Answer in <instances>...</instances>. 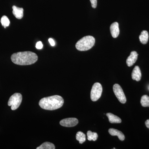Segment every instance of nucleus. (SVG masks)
Returning <instances> with one entry per match:
<instances>
[{
    "mask_svg": "<svg viewBox=\"0 0 149 149\" xmlns=\"http://www.w3.org/2000/svg\"><path fill=\"white\" fill-rule=\"evenodd\" d=\"M12 61L15 64L20 65H29L37 61L38 56L32 52H19L13 54L11 57Z\"/></svg>",
    "mask_w": 149,
    "mask_h": 149,
    "instance_id": "f257e3e1",
    "label": "nucleus"
},
{
    "mask_svg": "<svg viewBox=\"0 0 149 149\" xmlns=\"http://www.w3.org/2000/svg\"><path fill=\"white\" fill-rule=\"evenodd\" d=\"M64 103V100L59 95H54L43 98L39 102V105L43 109L54 110L60 108Z\"/></svg>",
    "mask_w": 149,
    "mask_h": 149,
    "instance_id": "f03ea898",
    "label": "nucleus"
},
{
    "mask_svg": "<svg viewBox=\"0 0 149 149\" xmlns=\"http://www.w3.org/2000/svg\"><path fill=\"white\" fill-rule=\"evenodd\" d=\"M95 40L93 36H85L77 42L75 47L80 51H88L93 47L95 45Z\"/></svg>",
    "mask_w": 149,
    "mask_h": 149,
    "instance_id": "7ed1b4c3",
    "label": "nucleus"
},
{
    "mask_svg": "<svg viewBox=\"0 0 149 149\" xmlns=\"http://www.w3.org/2000/svg\"><path fill=\"white\" fill-rule=\"evenodd\" d=\"M22 97L21 94L15 93L11 96L8 102V105L11 106L12 110L17 109L21 104Z\"/></svg>",
    "mask_w": 149,
    "mask_h": 149,
    "instance_id": "20e7f679",
    "label": "nucleus"
},
{
    "mask_svg": "<svg viewBox=\"0 0 149 149\" xmlns=\"http://www.w3.org/2000/svg\"><path fill=\"white\" fill-rule=\"evenodd\" d=\"M102 93V87L100 83H96L93 85L91 91V97L92 101L95 102L100 98Z\"/></svg>",
    "mask_w": 149,
    "mask_h": 149,
    "instance_id": "39448f33",
    "label": "nucleus"
},
{
    "mask_svg": "<svg viewBox=\"0 0 149 149\" xmlns=\"http://www.w3.org/2000/svg\"><path fill=\"white\" fill-rule=\"evenodd\" d=\"M113 91L118 101L121 103L125 104L126 102V97L120 85L118 84H114L113 86Z\"/></svg>",
    "mask_w": 149,
    "mask_h": 149,
    "instance_id": "423d86ee",
    "label": "nucleus"
},
{
    "mask_svg": "<svg viewBox=\"0 0 149 149\" xmlns=\"http://www.w3.org/2000/svg\"><path fill=\"white\" fill-rule=\"evenodd\" d=\"M78 123V119L74 118H65L60 122L61 125L66 127H74L77 125Z\"/></svg>",
    "mask_w": 149,
    "mask_h": 149,
    "instance_id": "0eeeda50",
    "label": "nucleus"
},
{
    "mask_svg": "<svg viewBox=\"0 0 149 149\" xmlns=\"http://www.w3.org/2000/svg\"><path fill=\"white\" fill-rule=\"evenodd\" d=\"M138 54L137 52L133 51L131 52L130 55L128 57L126 60V63L128 66L130 67L133 65L136 62L138 59Z\"/></svg>",
    "mask_w": 149,
    "mask_h": 149,
    "instance_id": "6e6552de",
    "label": "nucleus"
},
{
    "mask_svg": "<svg viewBox=\"0 0 149 149\" xmlns=\"http://www.w3.org/2000/svg\"><path fill=\"white\" fill-rule=\"evenodd\" d=\"M110 32L112 36L115 38L119 35V25L117 22H114L111 24L110 26Z\"/></svg>",
    "mask_w": 149,
    "mask_h": 149,
    "instance_id": "1a4fd4ad",
    "label": "nucleus"
},
{
    "mask_svg": "<svg viewBox=\"0 0 149 149\" xmlns=\"http://www.w3.org/2000/svg\"><path fill=\"white\" fill-rule=\"evenodd\" d=\"M141 70L139 66H136L133 69L132 72V78L133 80L139 81L141 80Z\"/></svg>",
    "mask_w": 149,
    "mask_h": 149,
    "instance_id": "9d476101",
    "label": "nucleus"
},
{
    "mask_svg": "<svg viewBox=\"0 0 149 149\" xmlns=\"http://www.w3.org/2000/svg\"><path fill=\"white\" fill-rule=\"evenodd\" d=\"M109 133L112 136H117L118 139L121 141L125 140V137L124 134L119 130L114 128H110L109 130Z\"/></svg>",
    "mask_w": 149,
    "mask_h": 149,
    "instance_id": "9b49d317",
    "label": "nucleus"
},
{
    "mask_svg": "<svg viewBox=\"0 0 149 149\" xmlns=\"http://www.w3.org/2000/svg\"><path fill=\"white\" fill-rule=\"evenodd\" d=\"M12 8L13 10V13L16 18L21 19L23 17V11H24L23 8L17 7L15 6H13Z\"/></svg>",
    "mask_w": 149,
    "mask_h": 149,
    "instance_id": "f8f14e48",
    "label": "nucleus"
},
{
    "mask_svg": "<svg viewBox=\"0 0 149 149\" xmlns=\"http://www.w3.org/2000/svg\"><path fill=\"white\" fill-rule=\"evenodd\" d=\"M108 118L110 123H119L121 122V119L118 116L115 115L111 113H108L106 114Z\"/></svg>",
    "mask_w": 149,
    "mask_h": 149,
    "instance_id": "ddd939ff",
    "label": "nucleus"
},
{
    "mask_svg": "<svg viewBox=\"0 0 149 149\" xmlns=\"http://www.w3.org/2000/svg\"><path fill=\"white\" fill-rule=\"evenodd\" d=\"M148 33L146 30H143L141 32V35L139 36L140 42L143 44H146L148 41Z\"/></svg>",
    "mask_w": 149,
    "mask_h": 149,
    "instance_id": "4468645a",
    "label": "nucleus"
},
{
    "mask_svg": "<svg viewBox=\"0 0 149 149\" xmlns=\"http://www.w3.org/2000/svg\"><path fill=\"white\" fill-rule=\"evenodd\" d=\"M55 146L54 144L50 142H45L40 146L37 147V149H55Z\"/></svg>",
    "mask_w": 149,
    "mask_h": 149,
    "instance_id": "2eb2a0df",
    "label": "nucleus"
},
{
    "mask_svg": "<svg viewBox=\"0 0 149 149\" xmlns=\"http://www.w3.org/2000/svg\"><path fill=\"white\" fill-rule=\"evenodd\" d=\"M76 139L80 144H83L86 141V136L81 131H78L76 134Z\"/></svg>",
    "mask_w": 149,
    "mask_h": 149,
    "instance_id": "dca6fc26",
    "label": "nucleus"
},
{
    "mask_svg": "<svg viewBox=\"0 0 149 149\" xmlns=\"http://www.w3.org/2000/svg\"><path fill=\"white\" fill-rule=\"evenodd\" d=\"M87 136L88 139L89 141H96L97 139V134L95 132H92L91 130H89L87 132Z\"/></svg>",
    "mask_w": 149,
    "mask_h": 149,
    "instance_id": "f3484780",
    "label": "nucleus"
},
{
    "mask_svg": "<svg viewBox=\"0 0 149 149\" xmlns=\"http://www.w3.org/2000/svg\"><path fill=\"white\" fill-rule=\"evenodd\" d=\"M141 105L143 107H149V97L144 95L141 97Z\"/></svg>",
    "mask_w": 149,
    "mask_h": 149,
    "instance_id": "a211bd4d",
    "label": "nucleus"
},
{
    "mask_svg": "<svg viewBox=\"0 0 149 149\" xmlns=\"http://www.w3.org/2000/svg\"><path fill=\"white\" fill-rule=\"evenodd\" d=\"M1 22L2 25L5 28L6 27H8L10 23V22L8 17L5 15H4L1 17Z\"/></svg>",
    "mask_w": 149,
    "mask_h": 149,
    "instance_id": "6ab92c4d",
    "label": "nucleus"
},
{
    "mask_svg": "<svg viewBox=\"0 0 149 149\" xmlns=\"http://www.w3.org/2000/svg\"><path fill=\"white\" fill-rule=\"evenodd\" d=\"M43 47V45L41 41L37 42L36 45V47L38 49H42Z\"/></svg>",
    "mask_w": 149,
    "mask_h": 149,
    "instance_id": "aec40b11",
    "label": "nucleus"
},
{
    "mask_svg": "<svg viewBox=\"0 0 149 149\" xmlns=\"http://www.w3.org/2000/svg\"><path fill=\"white\" fill-rule=\"evenodd\" d=\"M92 7L94 8H95L97 6V0H90Z\"/></svg>",
    "mask_w": 149,
    "mask_h": 149,
    "instance_id": "412c9836",
    "label": "nucleus"
},
{
    "mask_svg": "<svg viewBox=\"0 0 149 149\" xmlns=\"http://www.w3.org/2000/svg\"><path fill=\"white\" fill-rule=\"evenodd\" d=\"M49 42L50 44L52 46V47L55 45V43L54 41L52 38H49Z\"/></svg>",
    "mask_w": 149,
    "mask_h": 149,
    "instance_id": "4be33fe9",
    "label": "nucleus"
},
{
    "mask_svg": "<svg viewBox=\"0 0 149 149\" xmlns=\"http://www.w3.org/2000/svg\"><path fill=\"white\" fill-rule=\"evenodd\" d=\"M145 123H146V125L147 128L149 129V119L147 120L145 122Z\"/></svg>",
    "mask_w": 149,
    "mask_h": 149,
    "instance_id": "5701e85b",
    "label": "nucleus"
}]
</instances>
